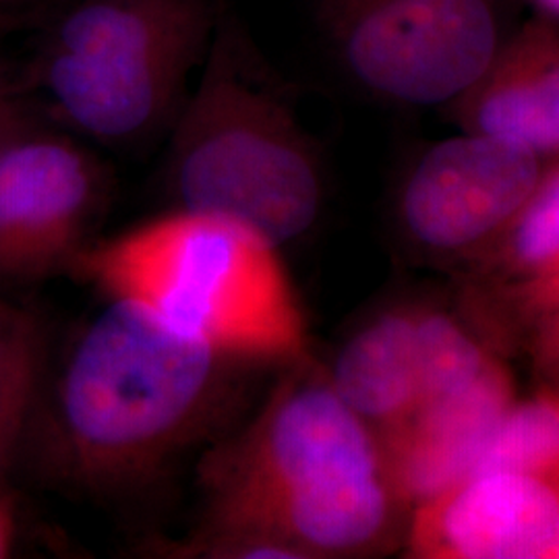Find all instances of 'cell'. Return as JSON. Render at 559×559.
I'll use <instances>...</instances> for the list:
<instances>
[{
  "label": "cell",
  "instance_id": "1",
  "mask_svg": "<svg viewBox=\"0 0 559 559\" xmlns=\"http://www.w3.org/2000/svg\"><path fill=\"white\" fill-rule=\"evenodd\" d=\"M260 408L200 462L201 526L274 540L297 559L385 549L406 506L380 436L311 359L284 367Z\"/></svg>",
  "mask_w": 559,
  "mask_h": 559
},
{
  "label": "cell",
  "instance_id": "2",
  "mask_svg": "<svg viewBox=\"0 0 559 559\" xmlns=\"http://www.w3.org/2000/svg\"><path fill=\"white\" fill-rule=\"evenodd\" d=\"M239 360L140 302L104 297L69 344L48 406L55 475L90 496L138 489L218 425Z\"/></svg>",
  "mask_w": 559,
  "mask_h": 559
},
{
  "label": "cell",
  "instance_id": "3",
  "mask_svg": "<svg viewBox=\"0 0 559 559\" xmlns=\"http://www.w3.org/2000/svg\"><path fill=\"white\" fill-rule=\"evenodd\" d=\"M251 367L309 359V325L278 245L237 221L170 207L94 239L69 270Z\"/></svg>",
  "mask_w": 559,
  "mask_h": 559
},
{
  "label": "cell",
  "instance_id": "4",
  "mask_svg": "<svg viewBox=\"0 0 559 559\" xmlns=\"http://www.w3.org/2000/svg\"><path fill=\"white\" fill-rule=\"evenodd\" d=\"M170 127L164 182L173 207L240 222L280 249L316 226L320 156L233 13L218 9L198 81Z\"/></svg>",
  "mask_w": 559,
  "mask_h": 559
},
{
  "label": "cell",
  "instance_id": "5",
  "mask_svg": "<svg viewBox=\"0 0 559 559\" xmlns=\"http://www.w3.org/2000/svg\"><path fill=\"white\" fill-rule=\"evenodd\" d=\"M212 0H80L38 62L50 110L104 145H131L173 124L218 21Z\"/></svg>",
  "mask_w": 559,
  "mask_h": 559
},
{
  "label": "cell",
  "instance_id": "6",
  "mask_svg": "<svg viewBox=\"0 0 559 559\" xmlns=\"http://www.w3.org/2000/svg\"><path fill=\"white\" fill-rule=\"evenodd\" d=\"M320 20L344 71L381 100H459L500 50L491 0H321Z\"/></svg>",
  "mask_w": 559,
  "mask_h": 559
},
{
  "label": "cell",
  "instance_id": "7",
  "mask_svg": "<svg viewBox=\"0 0 559 559\" xmlns=\"http://www.w3.org/2000/svg\"><path fill=\"white\" fill-rule=\"evenodd\" d=\"M108 200L106 168L71 138L36 129L0 156V278L69 272Z\"/></svg>",
  "mask_w": 559,
  "mask_h": 559
},
{
  "label": "cell",
  "instance_id": "8",
  "mask_svg": "<svg viewBox=\"0 0 559 559\" xmlns=\"http://www.w3.org/2000/svg\"><path fill=\"white\" fill-rule=\"evenodd\" d=\"M540 156L466 133L431 145L402 182L399 218L427 251H466L498 239L539 185Z\"/></svg>",
  "mask_w": 559,
  "mask_h": 559
},
{
  "label": "cell",
  "instance_id": "9",
  "mask_svg": "<svg viewBox=\"0 0 559 559\" xmlns=\"http://www.w3.org/2000/svg\"><path fill=\"white\" fill-rule=\"evenodd\" d=\"M408 551L425 559H559V493L514 471L477 473L413 508Z\"/></svg>",
  "mask_w": 559,
  "mask_h": 559
},
{
  "label": "cell",
  "instance_id": "10",
  "mask_svg": "<svg viewBox=\"0 0 559 559\" xmlns=\"http://www.w3.org/2000/svg\"><path fill=\"white\" fill-rule=\"evenodd\" d=\"M516 402L508 367L493 359L456 392L420 404L381 436L390 480L406 508L438 498L466 479Z\"/></svg>",
  "mask_w": 559,
  "mask_h": 559
},
{
  "label": "cell",
  "instance_id": "11",
  "mask_svg": "<svg viewBox=\"0 0 559 559\" xmlns=\"http://www.w3.org/2000/svg\"><path fill=\"white\" fill-rule=\"evenodd\" d=\"M466 131L510 141L537 156L559 154V27L533 21L459 100Z\"/></svg>",
  "mask_w": 559,
  "mask_h": 559
},
{
  "label": "cell",
  "instance_id": "12",
  "mask_svg": "<svg viewBox=\"0 0 559 559\" xmlns=\"http://www.w3.org/2000/svg\"><path fill=\"white\" fill-rule=\"evenodd\" d=\"M419 307L394 305L360 321L325 376L378 436L394 431L419 402Z\"/></svg>",
  "mask_w": 559,
  "mask_h": 559
},
{
  "label": "cell",
  "instance_id": "13",
  "mask_svg": "<svg viewBox=\"0 0 559 559\" xmlns=\"http://www.w3.org/2000/svg\"><path fill=\"white\" fill-rule=\"evenodd\" d=\"M489 471L531 475L559 493V390L514 402L471 475Z\"/></svg>",
  "mask_w": 559,
  "mask_h": 559
},
{
  "label": "cell",
  "instance_id": "14",
  "mask_svg": "<svg viewBox=\"0 0 559 559\" xmlns=\"http://www.w3.org/2000/svg\"><path fill=\"white\" fill-rule=\"evenodd\" d=\"M44 348L27 316L0 323V473L20 456L40 400Z\"/></svg>",
  "mask_w": 559,
  "mask_h": 559
},
{
  "label": "cell",
  "instance_id": "15",
  "mask_svg": "<svg viewBox=\"0 0 559 559\" xmlns=\"http://www.w3.org/2000/svg\"><path fill=\"white\" fill-rule=\"evenodd\" d=\"M500 237L503 265L519 280L514 290L559 278V164L543 170L533 195Z\"/></svg>",
  "mask_w": 559,
  "mask_h": 559
},
{
  "label": "cell",
  "instance_id": "16",
  "mask_svg": "<svg viewBox=\"0 0 559 559\" xmlns=\"http://www.w3.org/2000/svg\"><path fill=\"white\" fill-rule=\"evenodd\" d=\"M419 346V402L448 396L477 380L485 367L496 359L471 336L460 321L438 309L419 307L417 318ZM415 408V411H417Z\"/></svg>",
  "mask_w": 559,
  "mask_h": 559
},
{
  "label": "cell",
  "instance_id": "17",
  "mask_svg": "<svg viewBox=\"0 0 559 559\" xmlns=\"http://www.w3.org/2000/svg\"><path fill=\"white\" fill-rule=\"evenodd\" d=\"M36 129L40 127L32 119L20 87L9 78L7 67L0 62V156Z\"/></svg>",
  "mask_w": 559,
  "mask_h": 559
},
{
  "label": "cell",
  "instance_id": "18",
  "mask_svg": "<svg viewBox=\"0 0 559 559\" xmlns=\"http://www.w3.org/2000/svg\"><path fill=\"white\" fill-rule=\"evenodd\" d=\"M539 357L543 362L559 367V318L540 321Z\"/></svg>",
  "mask_w": 559,
  "mask_h": 559
},
{
  "label": "cell",
  "instance_id": "19",
  "mask_svg": "<svg viewBox=\"0 0 559 559\" xmlns=\"http://www.w3.org/2000/svg\"><path fill=\"white\" fill-rule=\"evenodd\" d=\"M13 543V519L4 506V501L0 500V558H4L11 549Z\"/></svg>",
  "mask_w": 559,
  "mask_h": 559
},
{
  "label": "cell",
  "instance_id": "20",
  "mask_svg": "<svg viewBox=\"0 0 559 559\" xmlns=\"http://www.w3.org/2000/svg\"><path fill=\"white\" fill-rule=\"evenodd\" d=\"M21 316H23L21 311H17L15 307H11L7 300L0 297V323H4V321L17 320V318H21Z\"/></svg>",
  "mask_w": 559,
  "mask_h": 559
},
{
  "label": "cell",
  "instance_id": "21",
  "mask_svg": "<svg viewBox=\"0 0 559 559\" xmlns=\"http://www.w3.org/2000/svg\"><path fill=\"white\" fill-rule=\"evenodd\" d=\"M539 4L540 9H545L547 13L551 15H558L559 17V0H535Z\"/></svg>",
  "mask_w": 559,
  "mask_h": 559
},
{
  "label": "cell",
  "instance_id": "22",
  "mask_svg": "<svg viewBox=\"0 0 559 559\" xmlns=\"http://www.w3.org/2000/svg\"><path fill=\"white\" fill-rule=\"evenodd\" d=\"M25 2H36V0H0V9L11 7V4H25Z\"/></svg>",
  "mask_w": 559,
  "mask_h": 559
}]
</instances>
